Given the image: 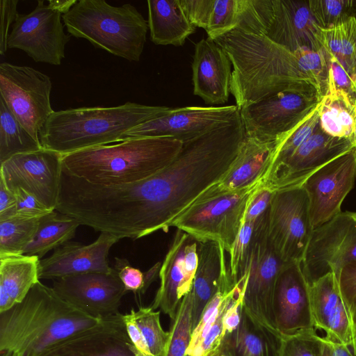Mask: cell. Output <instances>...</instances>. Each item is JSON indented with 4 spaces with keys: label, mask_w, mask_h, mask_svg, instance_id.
I'll list each match as a JSON object with an SVG mask.
<instances>
[{
    "label": "cell",
    "mask_w": 356,
    "mask_h": 356,
    "mask_svg": "<svg viewBox=\"0 0 356 356\" xmlns=\"http://www.w3.org/2000/svg\"><path fill=\"white\" fill-rule=\"evenodd\" d=\"M38 256H0V313L21 302L40 281Z\"/></svg>",
    "instance_id": "27"
},
{
    "label": "cell",
    "mask_w": 356,
    "mask_h": 356,
    "mask_svg": "<svg viewBox=\"0 0 356 356\" xmlns=\"http://www.w3.org/2000/svg\"><path fill=\"white\" fill-rule=\"evenodd\" d=\"M54 211L40 218L36 233L22 254L41 259L49 251L56 250L74 236L80 223L70 216Z\"/></svg>",
    "instance_id": "30"
},
{
    "label": "cell",
    "mask_w": 356,
    "mask_h": 356,
    "mask_svg": "<svg viewBox=\"0 0 356 356\" xmlns=\"http://www.w3.org/2000/svg\"><path fill=\"white\" fill-rule=\"evenodd\" d=\"M318 40L322 49L338 60L354 82L356 74V18L352 17L327 29L318 26Z\"/></svg>",
    "instance_id": "31"
},
{
    "label": "cell",
    "mask_w": 356,
    "mask_h": 356,
    "mask_svg": "<svg viewBox=\"0 0 356 356\" xmlns=\"http://www.w3.org/2000/svg\"><path fill=\"white\" fill-rule=\"evenodd\" d=\"M215 0H179L189 22L195 26L207 29Z\"/></svg>",
    "instance_id": "44"
},
{
    "label": "cell",
    "mask_w": 356,
    "mask_h": 356,
    "mask_svg": "<svg viewBox=\"0 0 356 356\" xmlns=\"http://www.w3.org/2000/svg\"><path fill=\"white\" fill-rule=\"evenodd\" d=\"M101 320L75 308L39 281L21 302L0 313V356H42Z\"/></svg>",
    "instance_id": "1"
},
{
    "label": "cell",
    "mask_w": 356,
    "mask_h": 356,
    "mask_svg": "<svg viewBox=\"0 0 356 356\" xmlns=\"http://www.w3.org/2000/svg\"><path fill=\"white\" fill-rule=\"evenodd\" d=\"M217 355V356H227V355H222V354H217V355Z\"/></svg>",
    "instance_id": "56"
},
{
    "label": "cell",
    "mask_w": 356,
    "mask_h": 356,
    "mask_svg": "<svg viewBox=\"0 0 356 356\" xmlns=\"http://www.w3.org/2000/svg\"><path fill=\"white\" fill-rule=\"evenodd\" d=\"M61 159V154L44 148L18 154L1 163L0 179L12 192L21 188L54 211L62 172Z\"/></svg>",
    "instance_id": "11"
},
{
    "label": "cell",
    "mask_w": 356,
    "mask_h": 356,
    "mask_svg": "<svg viewBox=\"0 0 356 356\" xmlns=\"http://www.w3.org/2000/svg\"><path fill=\"white\" fill-rule=\"evenodd\" d=\"M320 102L315 88L267 95L240 108L246 137L275 141L314 111Z\"/></svg>",
    "instance_id": "6"
},
{
    "label": "cell",
    "mask_w": 356,
    "mask_h": 356,
    "mask_svg": "<svg viewBox=\"0 0 356 356\" xmlns=\"http://www.w3.org/2000/svg\"><path fill=\"white\" fill-rule=\"evenodd\" d=\"M18 0H0L1 29H0V54L3 55L8 49L9 30L15 22L17 15Z\"/></svg>",
    "instance_id": "49"
},
{
    "label": "cell",
    "mask_w": 356,
    "mask_h": 356,
    "mask_svg": "<svg viewBox=\"0 0 356 356\" xmlns=\"http://www.w3.org/2000/svg\"><path fill=\"white\" fill-rule=\"evenodd\" d=\"M325 54L330 67L329 79L337 89L345 91L356 99V86L353 79L334 56Z\"/></svg>",
    "instance_id": "48"
},
{
    "label": "cell",
    "mask_w": 356,
    "mask_h": 356,
    "mask_svg": "<svg viewBox=\"0 0 356 356\" xmlns=\"http://www.w3.org/2000/svg\"><path fill=\"white\" fill-rule=\"evenodd\" d=\"M355 105H356V102H355ZM352 140H353L354 146L356 147V115H355L354 131H353V134L352 136Z\"/></svg>",
    "instance_id": "55"
},
{
    "label": "cell",
    "mask_w": 356,
    "mask_h": 356,
    "mask_svg": "<svg viewBox=\"0 0 356 356\" xmlns=\"http://www.w3.org/2000/svg\"><path fill=\"white\" fill-rule=\"evenodd\" d=\"M120 312L51 348L42 356H137Z\"/></svg>",
    "instance_id": "21"
},
{
    "label": "cell",
    "mask_w": 356,
    "mask_h": 356,
    "mask_svg": "<svg viewBox=\"0 0 356 356\" xmlns=\"http://www.w3.org/2000/svg\"><path fill=\"white\" fill-rule=\"evenodd\" d=\"M240 314L238 326L232 333L225 335L217 354L227 356H280L283 337L254 319L243 305Z\"/></svg>",
    "instance_id": "26"
},
{
    "label": "cell",
    "mask_w": 356,
    "mask_h": 356,
    "mask_svg": "<svg viewBox=\"0 0 356 356\" xmlns=\"http://www.w3.org/2000/svg\"><path fill=\"white\" fill-rule=\"evenodd\" d=\"M356 179V147L326 163L301 185L306 191L313 229L339 214Z\"/></svg>",
    "instance_id": "13"
},
{
    "label": "cell",
    "mask_w": 356,
    "mask_h": 356,
    "mask_svg": "<svg viewBox=\"0 0 356 356\" xmlns=\"http://www.w3.org/2000/svg\"><path fill=\"white\" fill-rule=\"evenodd\" d=\"M275 192L261 184L249 202L243 223L254 222L260 218L269 208Z\"/></svg>",
    "instance_id": "47"
},
{
    "label": "cell",
    "mask_w": 356,
    "mask_h": 356,
    "mask_svg": "<svg viewBox=\"0 0 356 356\" xmlns=\"http://www.w3.org/2000/svg\"><path fill=\"white\" fill-rule=\"evenodd\" d=\"M280 356H323V337L316 330L283 337Z\"/></svg>",
    "instance_id": "41"
},
{
    "label": "cell",
    "mask_w": 356,
    "mask_h": 356,
    "mask_svg": "<svg viewBox=\"0 0 356 356\" xmlns=\"http://www.w3.org/2000/svg\"><path fill=\"white\" fill-rule=\"evenodd\" d=\"M300 70L308 77L316 90L319 101L326 95L329 81V63L322 49L315 51L307 47L293 51Z\"/></svg>",
    "instance_id": "37"
},
{
    "label": "cell",
    "mask_w": 356,
    "mask_h": 356,
    "mask_svg": "<svg viewBox=\"0 0 356 356\" xmlns=\"http://www.w3.org/2000/svg\"><path fill=\"white\" fill-rule=\"evenodd\" d=\"M148 27L152 42L182 46L195 27L186 17L179 0H148Z\"/></svg>",
    "instance_id": "28"
},
{
    "label": "cell",
    "mask_w": 356,
    "mask_h": 356,
    "mask_svg": "<svg viewBox=\"0 0 356 356\" xmlns=\"http://www.w3.org/2000/svg\"><path fill=\"white\" fill-rule=\"evenodd\" d=\"M17 200L15 195L0 179V221L16 216Z\"/></svg>",
    "instance_id": "51"
},
{
    "label": "cell",
    "mask_w": 356,
    "mask_h": 356,
    "mask_svg": "<svg viewBox=\"0 0 356 356\" xmlns=\"http://www.w3.org/2000/svg\"><path fill=\"white\" fill-rule=\"evenodd\" d=\"M235 286V284H234ZM234 286L230 295L223 302L218 316L202 341L187 356H215L219 351L224 336L222 318L234 293Z\"/></svg>",
    "instance_id": "43"
},
{
    "label": "cell",
    "mask_w": 356,
    "mask_h": 356,
    "mask_svg": "<svg viewBox=\"0 0 356 356\" xmlns=\"http://www.w3.org/2000/svg\"><path fill=\"white\" fill-rule=\"evenodd\" d=\"M135 312L134 309H131L129 314H122L128 335L134 346L137 356H153L137 325L135 318Z\"/></svg>",
    "instance_id": "50"
},
{
    "label": "cell",
    "mask_w": 356,
    "mask_h": 356,
    "mask_svg": "<svg viewBox=\"0 0 356 356\" xmlns=\"http://www.w3.org/2000/svg\"><path fill=\"white\" fill-rule=\"evenodd\" d=\"M335 277L351 319L356 340V261L342 267Z\"/></svg>",
    "instance_id": "42"
},
{
    "label": "cell",
    "mask_w": 356,
    "mask_h": 356,
    "mask_svg": "<svg viewBox=\"0 0 356 356\" xmlns=\"http://www.w3.org/2000/svg\"><path fill=\"white\" fill-rule=\"evenodd\" d=\"M135 318L152 355L164 356L170 333L161 327L160 312H155L151 306L140 307Z\"/></svg>",
    "instance_id": "39"
},
{
    "label": "cell",
    "mask_w": 356,
    "mask_h": 356,
    "mask_svg": "<svg viewBox=\"0 0 356 356\" xmlns=\"http://www.w3.org/2000/svg\"><path fill=\"white\" fill-rule=\"evenodd\" d=\"M318 32L309 1L270 0L264 32L270 40L292 52L302 47L320 51Z\"/></svg>",
    "instance_id": "20"
},
{
    "label": "cell",
    "mask_w": 356,
    "mask_h": 356,
    "mask_svg": "<svg viewBox=\"0 0 356 356\" xmlns=\"http://www.w3.org/2000/svg\"><path fill=\"white\" fill-rule=\"evenodd\" d=\"M62 19L70 35L129 61H139L148 23L130 3L113 6L104 0H79Z\"/></svg>",
    "instance_id": "4"
},
{
    "label": "cell",
    "mask_w": 356,
    "mask_h": 356,
    "mask_svg": "<svg viewBox=\"0 0 356 356\" xmlns=\"http://www.w3.org/2000/svg\"><path fill=\"white\" fill-rule=\"evenodd\" d=\"M182 146V142L167 137L126 140L63 154L62 171L96 186L135 183L168 165Z\"/></svg>",
    "instance_id": "2"
},
{
    "label": "cell",
    "mask_w": 356,
    "mask_h": 356,
    "mask_svg": "<svg viewBox=\"0 0 356 356\" xmlns=\"http://www.w3.org/2000/svg\"><path fill=\"white\" fill-rule=\"evenodd\" d=\"M356 99L337 89L329 79L326 95L318 105L319 126L327 134L352 138L356 115Z\"/></svg>",
    "instance_id": "29"
},
{
    "label": "cell",
    "mask_w": 356,
    "mask_h": 356,
    "mask_svg": "<svg viewBox=\"0 0 356 356\" xmlns=\"http://www.w3.org/2000/svg\"><path fill=\"white\" fill-rule=\"evenodd\" d=\"M241 0H215L205 29L209 38L215 40L236 29L239 24Z\"/></svg>",
    "instance_id": "40"
},
{
    "label": "cell",
    "mask_w": 356,
    "mask_h": 356,
    "mask_svg": "<svg viewBox=\"0 0 356 356\" xmlns=\"http://www.w3.org/2000/svg\"><path fill=\"white\" fill-rule=\"evenodd\" d=\"M225 252L224 248L216 242L200 241L198 266L190 291L193 330L222 280L229 276Z\"/></svg>",
    "instance_id": "25"
},
{
    "label": "cell",
    "mask_w": 356,
    "mask_h": 356,
    "mask_svg": "<svg viewBox=\"0 0 356 356\" xmlns=\"http://www.w3.org/2000/svg\"><path fill=\"white\" fill-rule=\"evenodd\" d=\"M309 6L321 29L339 25L356 17V0H309Z\"/></svg>",
    "instance_id": "38"
},
{
    "label": "cell",
    "mask_w": 356,
    "mask_h": 356,
    "mask_svg": "<svg viewBox=\"0 0 356 356\" xmlns=\"http://www.w3.org/2000/svg\"><path fill=\"white\" fill-rule=\"evenodd\" d=\"M354 147L352 138L328 135L318 124L291 157L264 175L261 185L273 191L301 186L314 172Z\"/></svg>",
    "instance_id": "14"
},
{
    "label": "cell",
    "mask_w": 356,
    "mask_h": 356,
    "mask_svg": "<svg viewBox=\"0 0 356 356\" xmlns=\"http://www.w3.org/2000/svg\"><path fill=\"white\" fill-rule=\"evenodd\" d=\"M52 289L75 308L99 319L119 313L127 292L115 268L110 273H86L55 279Z\"/></svg>",
    "instance_id": "16"
},
{
    "label": "cell",
    "mask_w": 356,
    "mask_h": 356,
    "mask_svg": "<svg viewBox=\"0 0 356 356\" xmlns=\"http://www.w3.org/2000/svg\"><path fill=\"white\" fill-rule=\"evenodd\" d=\"M61 18L60 13L38 0L30 13L17 15L8 48L21 49L35 62L60 65L71 37L65 33Z\"/></svg>",
    "instance_id": "10"
},
{
    "label": "cell",
    "mask_w": 356,
    "mask_h": 356,
    "mask_svg": "<svg viewBox=\"0 0 356 356\" xmlns=\"http://www.w3.org/2000/svg\"><path fill=\"white\" fill-rule=\"evenodd\" d=\"M277 145V140L263 142L245 136L228 172L197 200L213 198L261 181Z\"/></svg>",
    "instance_id": "24"
},
{
    "label": "cell",
    "mask_w": 356,
    "mask_h": 356,
    "mask_svg": "<svg viewBox=\"0 0 356 356\" xmlns=\"http://www.w3.org/2000/svg\"><path fill=\"white\" fill-rule=\"evenodd\" d=\"M268 210L257 220L243 223L236 241L228 253L229 273L234 284L248 270L252 251L258 233L266 218Z\"/></svg>",
    "instance_id": "34"
},
{
    "label": "cell",
    "mask_w": 356,
    "mask_h": 356,
    "mask_svg": "<svg viewBox=\"0 0 356 356\" xmlns=\"http://www.w3.org/2000/svg\"><path fill=\"white\" fill-rule=\"evenodd\" d=\"M231 61L224 49L207 38L195 45L192 63L194 95L207 104H223L231 93Z\"/></svg>",
    "instance_id": "22"
},
{
    "label": "cell",
    "mask_w": 356,
    "mask_h": 356,
    "mask_svg": "<svg viewBox=\"0 0 356 356\" xmlns=\"http://www.w3.org/2000/svg\"><path fill=\"white\" fill-rule=\"evenodd\" d=\"M310 288L302 263L284 264L273 301L275 327L282 337L315 330Z\"/></svg>",
    "instance_id": "18"
},
{
    "label": "cell",
    "mask_w": 356,
    "mask_h": 356,
    "mask_svg": "<svg viewBox=\"0 0 356 356\" xmlns=\"http://www.w3.org/2000/svg\"><path fill=\"white\" fill-rule=\"evenodd\" d=\"M314 327L325 337L341 343L356 353V340L348 309L340 295L334 273H330L311 284Z\"/></svg>",
    "instance_id": "23"
},
{
    "label": "cell",
    "mask_w": 356,
    "mask_h": 356,
    "mask_svg": "<svg viewBox=\"0 0 356 356\" xmlns=\"http://www.w3.org/2000/svg\"><path fill=\"white\" fill-rule=\"evenodd\" d=\"M42 148L40 142L24 129L0 97V163L16 154Z\"/></svg>",
    "instance_id": "32"
},
{
    "label": "cell",
    "mask_w": 356,
    "mask_h": 356,
    "mask_svg": "<svg viewBox=\"0 0 356 356\" xmlns=\"http://www.w3.org/2000/svg\"><path fill=\"white\" fill-rule=\"evenodd\" d=\"M215 356H217V355H215Z\"/></svg>",
    "instance_id": "59"
},
{
    "label": "cell",
    "mask_w": 356,
    "mask_h": 356,
    "mask_svg": "<svg viewBox=\"0 0 356 356\" xmlns=\"http://www.w3.org/2000/svg\"><path fill=\"white\" fill-rule=\"evenodd\" d=\"M261 184L259 181L213 198L197 200L172 227L199 241L216 242L229 253L243 225L249 202Z\"/></svg>",
    "instance_id": "5"
},
{
    "label": "cell",
    "mask_w": 356,
    "mask_h": 356,
    "mask_svg": "<svg viewBox=\"0 0 356 356\" xmlns=\"http://www.w3.org/2000/svg\"><path fill=\"white\" fill-rule=\"evenodd\" d=\"M318 124L319 115L317 106L316 109L296 127L277 140L272 161L264 175L277 168L291 157L310 137Z\"/></svg>",
    "instance_id": "35"
},
{
    "label": "cell",
    "mask_w": 356,
    "mask_h": 356,
    "mask_svg": "<svg viewBox=\"0 0 356 356\" xmlns=\"http://www.w3.org/2000/svg\"><path fill=\"white\" fill-rule=\"evenodd\" d=\"M171 108L127 102L113 107L54 111L39 131L43 148L63 154L120 142L132 128L161 117Z\"/></svg>",
    "instance_id": "3"
},
{
    "label": "cell",
    "mask_w": 356,
    "mask_h": 356,
    "mask_svg": "<svg viewBox=\"0 0 356 356\" xmlns=\"http://www.w3.org/2000/svg\"><path fill=\"white\" fill-rule=\"evenodd\" d=\"M200 241L177 229L171 245L161 264L160 286L152 308H160L172 321L181 300L190 292L199 262Z\"/></svg>",
    "instance_id": "17"
},
{
    "label": "cell",
    "mask_w": 356,
    "mask_h": 356,
    "mask_svg": "<svg viewBox=\"0 0 356 356\" xmlns=\"http://www.w3.org/2000/svg\"><path fill=\"white\" fill-rule=\"evenodd\" d=\"M191 311L192 299L189 292L181 300L177 314L172 321L164 356L186 355L193 332Z\"/></svg>",
    "instance_id": "36"
},
{
    "label": "cell",
    "mask_w": 356,
    "mask_h": 356,
    "mask_svg": "<svg viewBox=\"0 0 356 356\" xmlns=\"http://www.w3.org/2000/svg\"><path fill=\"white\" fill-rule=\"evenodd\" d=\"M355 354L347 346L323 337V356H355Z\"/></svg>",
    "instance_id": "52"
},
{
    "label": "cell",
    "mask_w": 356,
    "mask_h": 356,
    "mask_svg": "<svg viewBox=\"0 0 356 356\" xmlns=\"http://www.w3.org/2000/svg\"><path fill=\"white\" fill-rule=\"evenodd\" d=\"M313 227L307 194L302 186L275 192L267 216V236L284 263H302Z\"/></svg>",
    "instance_id": "7"
},
{
    "label": "cell",
    "mask_w": 356,
    "mask_h": 356,
    "mask_svg": "<svg viewBox=\"0 0 356 356\" xmlns=\"http://www.w3.org/2000/svg\"><path fill=\"white\" fill-rule=\"evenodd\" d=\"M41 218L15 216L0 221V256L22 254L36 233Z\"/></svg>",
    "instance_id": "33"
},
{
    "label": "cell",
    "mask_w": 356,
    "mask_h": 356,
    "mask_svg": "<svg viewBox=\"0 0 356 356\" xmlns=\"http://www.w3.org/2000/svg\"><path fill=\"white\" fill-rule=\"evenodd\" d=\"M239 115L240 110L236 105L171 108L165 115L127 131L120 142L139 138L167 137L184 143L231 122Z\"/></svg>",
    "instance_id": "12"
},
{
    "label": "cell",
    "mask_w": 356,
    "mask_h": 356,
    "mask_svg": "<svg viewBox=\"0 0 356 356\" xmlns=\"http://www.w3.org/2000/svg\"><path fill=\"white\" fill-rule=\"evenodd\" d=\"M356 261V211H341L313 230L302 266L312 284Z\"/></svg>",
    "instance_id": "9"
},
{
    "label": "cell",
    "mask_w": 356,
    "mask_h": 356,
    "mask_svg": "<svg viewBox=\"0 0 356 356\" xmlns=\"http://www.w3.org/2000/svg\"><path fill=\"white\" fill-rule=\"evenodd\" d=\"M267 216L268 211L252 251L243 305L257 322L280 334L275 324L273 301L276 281L284 263L268 240Z\"/></svg>",
    "instance_id": "15"
},
{
    "label": "cell",
    "mask_w": 356,
    "mask_h": 356,
    "mask_svg": "<svg viewBox=\"0 0 356 356\" xmlns=\"http://www.w3.org/2000/svg\"><path fill=\"white\" fill-rule=\"evenodd\" d=\"M13 193L17 200L16 216L24 218H41L53 211L35 196L21 188Z\"/></svg>",
    "instance_id": "45"
},
{
    "label": "cell",
    "mask_w": 356,
    "mask_h": 356,
    "mask_svg": "<svg viewBox=\"0 0 356 356\" xmlns=\"http://www.w3.org/2000/svg\"><path fill=\"white\" fill-rule=\"evenodd\" d=\"M120 240L114 235L102 232L89 245L68 241L54 250L51 256L40 259L39 279L53 280L93 272L110 273L114 268L109 266L108 255Z\"/></svg>",
    "instance_id": "19"
},
{
    "label": "cell",
    "mask_w": 356,
    "mask_h": 356,
    "mask_svg": "<svg viewBox=\"0 0 356 356\" xmlns=\"http://www.w3.org/2000/svg\"><path fill=\"white\" fill-rule=\"evenodd\" d=\"M161 263L157 262L147 271L144 273V286L141 293H145L149 285L156 280V277L159 275Z\"/></svg>",
    "instance_id": "54"
},
{
    "label": "cell",
    "mask_w": 356,
    "mask_h": 356,
    "mask_svg": "<svg viewBox=\"0 0 356 356\" xmlns=\"http://www.w3.org/2000/svg\"><path fill=\"white\" fill-rule=\"evenodd\" d=\"M77 2L76 0H50L48 1L47 6L63 15L67 14Z\"/></svg>",
    "instance_id": "53"
},
{
    "label": "cell",
    "mask_w": 356,
    "mask_h": 356,
    "mask_svg": "<svg viewBox=\"0 0 356 356\" xmlns=\"http://www.w3.org/2000/svg\"><path fill=\"white\" fill-rule=\"evenodd\" d=\"M355 18H356V17H355ZM354 83H355V85L356 86V74H355V80H354Z\"/></svg>",
    "instance_id": "57"
},
{
    "label": "cell",
    "mask_w": 356,
    "mask_h": 356,
    "mask_svg": "<svg viewBox=\"0 0 356 356\" xmlns=\"http://www.w3.org/2000/svg\"><path fill=\"white\" fill-rule=\"evenodd\" d=\"M51 87L50 77L33 67L0 64V97L38 141L40 130L54 112L50 102Z\"/></svg>",
    "instance_id": "8"
},
{
    "label": "cell",
    "mask_w": 356,
    "mask_h": 356,
    "mask_svg": "<svg viewBox=\"0 0 356 356\" xmlns=\"http://www.w3.org/2000/svg\"><path fill=\"white\" fill-rule=\"evenodd\" d=\"M355 356H356V354L355 355Z\"/></svg>",
    "instance_id": "58"
},
{
    "label": "cell",
    "mask_w": 356,
    "mask_h": 356,
    "mask_svg": "<svg viewBox=\"0 0 356 356\" xmlns=\"http://www.w3.org/2000/svg\"><path fill=\"white\" fill-rule=\"evenodd\" d=\"M115 269L127 291L141 293L144 286V273L131 266L124 258H115Z\"/></svg>",
    "instance_id": "46"
}]
</instances>
